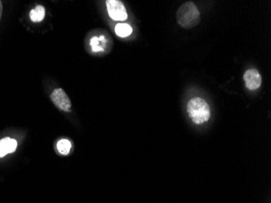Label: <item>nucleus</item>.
<instances>
[{"instance_id": "nucleus-7", "label": "nucleus", "mask_w": 271, "mask_h": 203, "mask_svg": "<svg viewBox=\"0 0 271 203\" xmlns=\"http://www.w3.org/2000/svg\"><path fill=\"white\" fill-rule=\"evenodd\" d=\"M45 8L43 6H37L34 9L31 10L29 16L33 22H40L45 17Z\"/></svg>"}, {"instance_id": "nucleus-10", "label": "nucleus", "mask_w": 271, "mask_h": 203, "mask_svg": "<svg viewBox=\"0 0 271 203\" xmlns=\"http://www.w3.org/2000/svg\"><path fill=\"white\" fill-rule=\"evenodd\" d=\"M102 39H103V36L100 38L94 37L90 41V45H91L92 49H93L94 52L103 50V47L100 46V42H101Z\"/></svg>"}, {"instance_id": "nucleus-11", "label": "nucleus", "mask_w": 271, "mask_h": 203, "mask_svg": "<svg viewBox=\"0 0 271 203\" xmlns=\"http://www.w3.org/2000/svg\"><path fill=\"white\" fill-rule=\"evenodd\" d=\"M2 13H3L2 2L0 1V20H1V17H2Z\"/></svg>"}, {"instance_id": "nucleus-8", "label": "nucleus", "mask_w": 271, "mask_h": 203, "mask_svg": "<svg viewBox=\"0 0 271 203\" xmlns=\"http://www.w3.org/2000/svg\"><path fill=\"white\" fill-rule=\"evenodd\" d=\"M132 27L128 24L120 23L115 26V33L120 37H128L132 33Z\"/></svg>"}, {"instance_id": "nucleus-1", "label": "nucleus", "mask_w": 271, "mask_h": 203, "mask_svg": "<svg viewBox=\"0 0 271 203\" xmlns=\"http://www.w3.org/2000/svg\"><path fill=\"white\" fill-rule=\"evenodd\" d=\"M177 20L181 27L192 29L198 25L201 21L199 9L194 3H184L177 11Z\"/></svg>"}, {"instance_id": "nucleus-4", "label": "nucleus", "mask_w": 271, "mask_h": 203, "mask_svg": "<svg viewBox=\"0 0 271 203\" xmlns=\"http://www.w3.org/2000/svg\"><path fill=\"white\" fill-rule=\"evenodd\" d=\"M51 99L54 105L60 110L70 113L72 110V104L65 91L63 89H56L53 91Z\"/></svg>"}, {"instance_id": "nucleus-5", "label": "nucleus", "mask_w": 271, "mask_h": 203, "mask_svg": "<svg viewBox=\"0 0 271 203\" xmlns=\"http://www.w3.org/2000/svg\"><path fill=\"white\" fill-rule=\"evenodd\" d=\"M244 81L245 86L249 90H256L262 85V76L255 68H251L244 72Z\"/></svg>"}, {"instance_id": "nucleus-2", "label": "nucleus", "mask_w": 271, "mask_h": 203, "mask_svg": "<svg viewBox=\"0 0 271 203\" xmlns=\"http://www.w3.org/2000/svg\"><path fill=\"white\" fill-rule=\"evenodd\" d=\"M188 116L196 124L207 122L211 116L210 107L205 99L197 97L191 99L187 105Z\"/></svg>"}, {"instance_id": "nucleus-9", "label": "nucleus", "mask_w": 271, "mask_h": 203, "mask_svg": "<svg viewBox=\"0 0 271 203\" xmlns=\"http://www.w3.org/2000/svg\"><path fill=\"white\" fill-rule=\"evenodd\" d=\"M71 147H72L71 142L66 139L60 140L58 144H57V148H58L59 152L64 155H68L69 153Z\"/></svg>"}, {"instance_id": "nucleus-6", "label": "nucleus", "mask_w": 271, "mask_h": 203, "mask_svg": "<svg viewBox=\"0 0 271 203\" xmlns=\"http://www.w3.org/2000/svg\"><path fill=\"white\" fill-rule=\"evenodd\" d=\"M17 147V141L12 138H6L0 141V158L8 154L13 153Z\"/></svg>"}, {"instance_id": "nucleus-3", "label": "nucleus", "mask_w": 271, "mask_h": 203, "mask_svg": "<svg viewBox=\"0 0 271 203\" xmlns=\"http://www.w3.org/2000/svg\"><path fill=\"white\" fill-rule=\"evenodd\" d=\"M107 12L111 19L117 22H124L128 18L127 10L124 4L119 0H107Z\"/></svg>"}]
</instances>
